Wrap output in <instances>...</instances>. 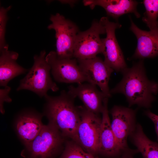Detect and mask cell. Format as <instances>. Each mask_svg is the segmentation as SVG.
<instances>
[{"label":"cell","mask_w":158,"mask_h":158,"mask_svg":"<svg viewBox=\"0 0 158 158\" xmlns=\"http://www.w3.org/2000/svg\"><path fill=\"white\" fill-rule=\"evenodd\" d=\"M75 97L65 90L55 96L47 95L44 98L42 112L49 122L66 138L77 142V133L80 121L78 107L74 104Z\"/></svg>","instance_id":"6da1fadb"},{"label":"cell","mask_w":158,"mask_h":158,"mask_svg":"<svg viewBox=\"0 0 158 158\" xmlns=\"http://www.w3.org/2000/svg\"><path fill=\"white\" fill-rule=\"evenodd\" d=\"M121 73V80L110 90V93L123 94L130 106L137 104L150 107L155 99L154 95L158 92V84L147 78L143 61L141 59Z\"/></svg>","instance_id":"7a4b0ae2"},{"label":"cell","mask_w":158,"mask_h":158,"mask_svg":"<svg viewBox=\"0 0 158 158\" xmlns=\"http://www.w3.org/2000/svg\"><path fill=\"white\" fill-rule=\"evenodd\" d=\"M66 139L48 123L32 141L24 146L20 155L23 158H58L63 150Z\"/></svg>","instance_id":"3957f363"},{"label":"cell","mask_w":158,"mask_h":158,"mask_svg":"<svg viewBox=\"0 0 158 158\" xmlns=\"http://www.w3.org/2000/svg\"><path fill=\"white\" fill-rule=\"evenodd\" d=\"M46 52L41 51L39 55L34 56V63L26 75L20 80L16 90H28L40 97L44 98L49 90L56 92L59 87L50 75L51 68L46 60Z\"/></svg>","instance_id":"277c9868"},{"label":"cell","mask_w":158,"mask_h":158,"mask_svg":"<svg viewBox=\"0 0 158 158\" xmlns=\"http://www.w3.org/2000/svg\"><path fill=\"white\" fill-rule=\"evenodd\" d=\"M78 107L80 121L77 130L76 143L86 152L96 156L99 154L102 118L84 106Z\"/></svg>","instance_id":"5b68a950"},{"label":"cell","mask_w":158,"mask_h":158,"mask_svg":"<svg viewBox=\"0 0 158 158\" xmlns=\"http://www.w3.org/2000/svg\"><path fill=\"white\" fill-rule=\"evenodd\" d=\"M50 20L51 23L48 28L55 32L57 56L60 58H73L75 40L79 32L78 26L58 13L51 15Z\"/></svg>","instance_id":"8992f818"},{"label":"cell","mask_w":158,"mask_h":158,"mask_svg":"<svg viewBox=\"0 0 158 158\" xmlns=\"http://www.w3.org/2000/svg\"><path fill=\"white\" fill-rule=\"evenodd\" d=\"M105 34V28L100 20H94L90 28L85 31H79L75 40L73 58L90 59L102 53L103 43L100 35Z\"/></svg>","instance_id":"52a82bcc"},{"label":"cell","mask_w":158,"mask_h":158,"mask_svg":"<svg viewBox=\"0 0 158 158\" xmlns=\"http://www.w3.org/2000/svg\"><path fill=\"white\" fill-rule=\"evenodd\" d=\"M44 115L35 109L26 108L18 111L13 121V129L24 146L32 141L39 134L44 125Z\"/></svg>","instance_id":"ba28073f"},{"label":"cell","mask_w":158,"mask_h":158,"mask_svg":"<svg viewBox=\"0 0 158 158\" xmlns=\"http://www.w3.org/2000/svg\"><path fill=\"white\" fill-rule=\"evenodd\" d=\"M99 20L106 31V37L102 39L104 61L114 71L121 72L127 67L115 34L116 30L120 28L121 25L118 23L110 21L106 17H102Z\"/></svg>","instance_id":"9c48e42d"},{"label":"cell","mask_w":158,"mask_h":158,"mask_svg":"<svg viewBox=\"0 0 158 158\" xmlns=\"http://www.w3.org/2000/svg\"><path fill=\"white\" fill-rule=\"evenodd\" d=\"M46 60L51 67V74L56 81L78 84L87 81L75 58H59L56 51H51L46 56Z\"/></svg>","instance_id":"30bf717a"},{"label":"cell","mask_w":158,"mask_h":158,"mask_svg":"<svg viewBox=\"0 0 158 158\" xmlns=\"http://www.w3.org/2000/svg\"><path fill=\"white\" fill-rule=\"evenodd\" d=\"M77 60L87 82L97 85L107 97H110L111 95L108 84L114 70L97 56L90 59Z\"/></svg>","instance_id":"8fae6325"},{"label":"cell","mask_w":158,"mask_h":158,"mask_svg":"<svg viewBox=\"0 0 158 158\" xmlns=\"http://www.w3.org/2000/svg\"><path fill=\"white\" fill-rule=\"evenodd\" d=\"M111 126L117 141L123 152L127 148V139L133 131L135 111L129 108L115 106L111 109Z\"/></svg>","instance_id":"7c38bea8"},{"label":"cell","mask_w":158,"mask_h":158,"mask_svg":"<svg viewBox=\"0 0 158 158\" xmlns=\"http://www.w3.org/2000/svg\"><path fill=\"white\" fill-rule=\"evenodd\" d=\"M108 99L106 97L103 100L99 154L111 158L117 157L124 152L119 145L111 127L108 109Z\"/></svg>","instance_id":"4fadbf2b"},{"label":"cell","mask_w":158,"mask_h":158,"mask_svg":"<svg viewBox=\"0 0 158 158\" xmlns=\"http://www.w3.org/2000/svg\"><path fill=\"white\" fill-rule=\"evenodd\" d=\"M130 30L135 34L137 45L132 58L142 59L154 57L158 55V29L146 31L140 29L130 17Z\"/></svg>","instance_id":"5bb4252c"},{"label":"cell","mask_w":158,"mask_h":158,"mask_svg":"<svg viewBox=\"0 0 158 158\" xmlns=\"http://www.w3.org/2000/svg\"><path fill=\"white\" fill-rule=\"evenodd\" d=\"M96 86L88 82L78 84L76 87L71 85L68 87V92L76 97H78L88 110L99 114L102 113L103 100L107 97L97 89Z\"/></svg>","instance_id":"9a60e30c"},{"label":"cell","mask_w":158,"mask_h":158,"mask_svg":"<svg viewBox=\"0 0 158 158\" xmlns=\"http://www.w3.org/2000/svg\"><path fill=\"white\" fill-rule=\"evenodd\" d=\"M84 5L93 9L96 6H99L105 10L107 14L116 19L123 14L133 13L137 18L140 15L137 9L138 2L133 0H85Z\"/></svg>","instance_id":"2e32d148"},{"label":"cell","mask_w":158,"mask_h":158,"mask_svg":"<svg viewBox=\"0 0 158 158\" xmlns=\"http://www.w3.org/2000/svg\"><path fill=\"white\" fill-rule=\"evenodd\" d=\"M8 47L0 50V85L4 87L14 78L28 71L17 62L18 54L8 50Z\"/></svg>","instance_id":"e0dca14e"},{"label":"cell","mask_w":158,"mask_h":158,"mask_svg":"<svg viewBox=\"0 0 158 158\" xmlns=\"http://www.w3.org/2000/svg\"><path fill=\"white\" fill-rule=\"evenodd\" d=\"M130 136L144 158H158V143L147 137L140 125L135 126Z\"/></svg>","instance_id":"ac0fdd59"},{"label":"cell","mask_w":158,"mask_h":158,"mask_svg":"<svg viewBox=\"0 0 158 158\" xmlns=\"http://www.w3.org/2000/svg\"><path fill=\"white\" fill-rule=\"evenodd\" d=\"M145 9L142 20L150 30L158 29V0H144L143 1Z\"/></svg>","instance_id":"d6986e66"},{"label":"cell","mask_w":158,"mask_h":158,"mask_svg":"<svg viewBox=\"0 0 158 158\" xmlns=\"http://www.w3.org/2000/svg\"><path fill=\"white\" fill-rule=\"evenodd\" d=\"M58 158H98L86 152L74 141L66 140L64 149Z\"/></svg>","instance_id":"ffe728a7"},{"label":"cell","mask_w":158,"mask_h":158,"mask_svg":"<svg viewBox=\"0 0 158 158\" xmlns=\"http://www.w3.org/2000/svg\"><path fill=\"white\" fill-rule=\"evenodd\" d=\"M11 7L10 6L6 8L2 7L0 8V49L8 47L6 44L5 35L8 19L7 13Z\"/></svg>","instance_id":"44dd1931"},{"label":"cell","mask_w":158,"mask_h":158,"mask_svg":"<svg viewBox=\"0 0 158 158\" xmlns=\"http://www.w3.org/2000/svg\"><path fill=\"white\" fill-rule=\"evenodd\" d=\"M11 89V87L8 86L0 89V112L2 114H4L5 112L4 103H11L12 101L9 96Z\"/></svg>","instance_id":"7402d4cb"},{"label":"cell","mask_w":158,"mask_h":158,"mask_svg":"<svg viewBox=\"0 0 158 158\" xmlns=\"http://www.w3.org/2000/svg\"><path fill=\"white\" fill-rule=\"evenodd\" d=\"M145 113L146 115L152 121L154 124L158 141V115L154 114L150 110L146 111Z\"/></svg>","instance_id":"603a6c76"},{"label":"cell","mask_w":158,"mask_h":158,"mask_svg":"<svg viewBox=\"0 0 158 158\" xmlns=\"http://www.w3.org/2000/svg\"><path fill=\"white\" fill-rule=\"evenodd\" d=\"M76 1L74 0H60V1L63 4H68L71 5H72L76 2Z\"/></svg>","instance_id":"cb8c5ba5"},{"label":"cell","mask_w":158,"mask_h":158,"mask_svg":"<svg viewBox=\"0 0 158 158\" xmlns=\"http://www.w3.org/2000/svg\"><path fill=\"white\" fill-rule=\"evenodd\" d=\"M120 158H131L128 155H125L124 156H123L122 157H121Z\"/></svg>","instance_id":"d4e9b609"},{"label":"cell","mask_w":158,"mask_h":158,"mask_svg":"<svg viewBox=\"0 0 158 158\" xmlns=\"http://www.w3.org/2000/svg\"></svg>","instance_id":"484cf974"}]
</instances>
